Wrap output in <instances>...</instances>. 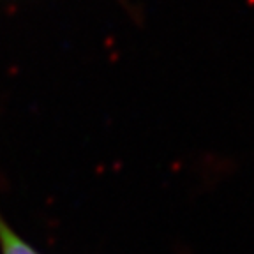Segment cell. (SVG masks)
Returning <instances> with one entry per match:
<instances>
[{
	"instance_id": "6da1fadb",
	"label": "cell",
	"mask_w": 254,
	"mask_h": 254,
	"mask_svg": "<svg viewBox=\"0 0 254 254\" xmlns=\"http://www.w3.org/2000/svg\"><path fill=\"white\" fill-rule=\"evenodd\" d=\"M0 254H41L16 233L0 214Z\"/></svg>"
}]
</instances>
